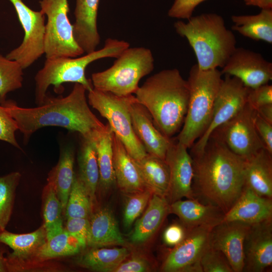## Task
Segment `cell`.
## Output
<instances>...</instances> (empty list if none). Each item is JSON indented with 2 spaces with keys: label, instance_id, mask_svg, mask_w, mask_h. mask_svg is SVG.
<instances>
[{
  "label": "cell",
  "instance_id": "obj_1",
  "mask_svg": "<svg viewBox=\"0 0 272 272\" xmlns=\"http://www.w3.org/2000/svg\"><path fill=\"white\" fill-rule=\"evenodd\" d=\"M86 88L75 83L65 97H46L44 103L35 107L18 106L12 100L3 105L16 121L23 134L25 144L37 130L46 126H58L78 132L83 139L92 141L106 127L90 109Z\"/></svg>",
  "mask_w": 272,
  "mask_h": 272
},
{
  "label": "cell",
  "instance_id": "obj_2",
  "mask_svg": "<svg viewBox=\"0 0 272 272\" xmlns=\"http://www.w3.org/2000/svg\"><path fill=\"white\" fill-rule=\"evenodd\" d=\"M191 156L194 198L219 207L225 214L244 187V159L212 135L200 153Z\"/></svg>",
  "mask_w": 272,
  "mask_h": 272
},
{
  "label": "cell",
  "instance_id": "obj_3",
  "mask_svg": "<svg viewBox=\"0 0 272 272\" xmlns=\"http://www.w3.org/2000/svg\"><path fill=\"white\" fill-rule=\"evenodd\" d=\"M150 114L156 127L171 138L182 126L189 91L177 69L164 70L148 78L134 94Z\"/></svg>",
  "mask_w": 272,
  "mask_h": 272
},
{
  "label": "cell",
  "instance_id": "obj_4",
  "mask_svg": "<svg viewBox=\"0 0 272 272\" xmlns=\"http://www.w3.org/2000/svg\"><path fill=\"white\" fill-rule=\"evenodd\" d=\"M174 28L187 40L202 70L222 68L236 48L234 33L227 28L223 17L215 13L192 16L186 22L178 21Z\"/></svg>",
  "mask_w": 272,
  "mask_h": 272
},
{
  "label": "cell",
  "instance_id": "obj_5",
  "mask_svg": "<svg viewBox=\"0 0 272 272\" xmlns=\"http://www.w3.org/2000/svg\"><path fill=\"white\" fill-rule=\"evenodd\" d=\"M129 47L128 42L111 38H107L103 47L78 57H60L46 59L43 66L35 76V100L37 105L43 104L47 96V91L51 85L59 91L65 83H78L87 91L93 88L91 80L85 75L87 67L98 59L117 58Z\"/></svg>",
  "mask_w": 272,
  "mask_h": 272
},
{
  "label": "cell",
  "instance_id": "obj_6",
  "mask_svg": "<svg viewBox=\"0 0 272 272\" xmlns=\"http://www.w3.org/2000/svg\"><path fill=\"white\" fill-rule=\"evenodd\" d=\"M218 69L202 70L193 65L187 80L189 97L187 110L177 141L187 149L208 128L215 100L223 79Z\"/></svg>",
  "mask_w": 272,
  "mask_h": 272
},
{
  "label": "cell",
  "instance_id": "obj_7",
  "mask_svg": "<svg viewBox=\"0 0 272 272\" xmlns=\"http://www.w3.org/2000/svg\"><path fill=\"white\" fill-rule=\"evenodd\" d=\"M108 69L92 74L93 88L117 96L134 94L140 81L154 68L151 50L144 47H128Z\"/></svg>",
  "mask_w": 272,
  "mask_h": 272
},
{
  "label": "cell",
  "instance_id": "obj_8",
  "mask_svg": "<svg viewBox=\"0 0 272 272\" xmlns=\"http://www.w3.org/2000/svg\"><path fill=\"white\" fill-rule=\"evenodd\" d=\"M133 95L120 96L93 88L88 91V103L106 118L113 133L119 139L126 151L136 161L147 153L133 129L129 111Z\"/></svg>",
  "mask_w": 272,
  "mask_h": 272
},
{
  "label": "cell",
  "instance_id": "obj_9",
  "mask_svg": "<svg viewBox=\"0 0 272 272\" xmlns=\"http://www.w3.org/2000/svg\"><path fill=\"white\" fill-rule=\"evenodd\" d=\"M39 4L47 18L44 38L46 59L75 57L85 53L74 38L68 17V0H40Z\"/></svg>",
  "mask_w": 272,
  "mask_h": 272
},
{
  "label": "cell",
  "instance_id": "obj_10",
  "mask_svg": "<svg viewBox=\"0 0 272 272\" xmlns=\"http://www.w3.org/2000/svg\"><path fill=\"white\" fill-rule=\"evenodd\" d=\"M13 5L24 32L20 45L6 56L17 61L23 70L31 66L44 54L45 16L34 11L22 0H9Z\"/></svg>",
  "mask_w": 272,
  "mask_h": 272
},
{
  "label": "cell",
  "instance_id": "obj_11",
  "mask_svg": "<svg viewBox=\"0 0 272 272\" xmlns=\"http://www.w3.org/2000/svg\"><path fill=\"white\" fill-rule=\"evenodd\" d=\"M254 110L247 103L210 136L223 142L233 153L245 159L264 148L254 125Z\"/></svg>",
  "mask_w": 272,
  "mask_h": 272
},
{
  "label": "cell",
  "instance_id": "obj_12",
  "mask_svg": "<svg viewBox=\"0 0 272 272\" xmlns=\"http://www.w3.org/2000/svg\"><path fill=\"white\" fill-rule=\"evenodd\" d=\"M249 89L239 79L225 75L215 100L209 125L191 147V155L200 153L212 132L245 105Z\"/></svg>",
  "mask_w": 272,
  "mask_h": 272
},
{
  "label": "cell",
  "instance_id": "obj_13",
  "mask_svg": "<svg viewBox=\"0 0 272 272\" xmlns=\"http://www.w3.org/2000/svg\"><path fill=\"white\" fill-rule=\"evenodd\" d=\"M213 227L199 226L189 229L184 240L174 247L165 259V272H202L200 259L210 246Z\"/></svg>",
  "mask_w": 272,
  "mask_h": 272
},
{
  "label": "cell",
  "instance_id": "obj_14",
  "mask_svg": "<svg viewBox=\"0 0 272 272\" xmlns=\"http://www.w3.org/2000/svg\"><path fill=\"white\" fill-rule=\"evenodd\" d=\"M221 73L239 79L248 88L268 84L272 79V63L256 52L236 47Z\"/></svg>",
  "mask_w": 272,
  "mask_h": 272
},
{
  "label": "cell",
  "instance_id": "obj_15",
  "mask_svg": "<svg viewBox=\"0 0 272 272\" xmlns=\"http://www.w3.org/2000/svg\"><path fill=\"white\" fill-rule=\"evenodd\" d=\"M187 148L172 140L165 160L170 173L167 199L169 203L183 197L195 198L192 184L193 177V160Z\"/></svg>",
  "mask_w": 272,
  "mask_h": 272
},
{
  "label": "cell",
  "instance_id": "obj_16",
  "mask_svg": "<svg viewBox=\"0 0 272 272\" xmlns=\"http://www.w3.org/2000/svg\"><path fill=\"white\" fill-rule=\"evenodd\" d=\"M243 271L262 272L272 264V219L250 225L243 243Z\"/></svg>",
  "mask_w": 272,
  "mask_h": 272
},
{
  "label": "cell",
  "instance_id": "obj_17",
  "mask_svg": "<svg viewBox=\"0 0 272 272\" xmlns=\"http://www.w3.org/2000/svg\"><path fill=\"white\" fill-rule=\"evenodd\" d=\"M250 225L237 221H223L214 227L210 245L227 257L234 272H242L243 243Z\"/></svg>",
  "mask_w": 272,
  "mask_h": 272
},
{
  "label": "cell",
  "instance_id": "obj_18",
  "mask_svg": "<svg viewBox=\"0 0 272 272\" xmlns=\"http://www.w3.org/2000/svg\"><path fill=\"white\" fill-rule=\"evenodd\" d=\"M129 111L134 131L147 153L165 160L172 139L159 131L147 109L135 97L130 105Z\"/></svg>",
  "mask_w": 272,
  "mask_h": 272
},
{
  "label": "cell",
  "instance_id": "obj_19",
  "mask_svg": "<svg viewBox=\"0 0 272 272\" xmlns=\"http://www.w3.org/2000/svg\"><path fill=\"white\" fill-rule=\"evenodd\" d=\"M100 0H76L75 22L73 24L75 39L84 53L96 50L100 42L97 28Z\"/></svg>",
  "mask_w": 272,
  "mask_h": 272
},
{
  "label": "cell",
  "instance_id": "obj_20",
  "mask_svg": "<svg viewBox=\"0 0 272 272\" xmlns=\"http://www.w3.org/2000/svg\"><path fill=\"white\" fill-rule=\"evenodd\" d=\"M270 219H272L271 198L261 196L244 185L237 200L225 214L223 221L252 225Z\"/></svg>",
  "mask_w": 272,
  "mask_h": 272
},
{
  "label": "cell",
  "instance_id": "obj_21",
  "mask_svg": "<svg viewBox=\"0 0 272 272\" xmlns=\"http://www.w3.org/2000/svg\"><path fill=\"white\" fill-rule=\"evenodd\" d=\"M169 213L177 216L188 229L199 226L214 228L223 222L225 216L219 207L196 198L179 199L170 203Z\"/></svg>",
  "mask_w": 272,
  "mask_h": 272
},
{
  "label": "cell",
  "instance_id": "obj_22",
  "mask_svg": "<svg viewBox=\"0 0 272 272\" xmlns=\"http://www.w3.org/2000/svg\"><path fill=\"white\" fill-rule=\"evenodd\" d=\"M112 146L116 183L120 190L128 194L148 189L135 160L114 133Z\"/></svg>",
  "mask_w": 272,
  "mask_h": 272
},
{
  "label": "cell",
  "instance_id": "obj_23",
  "mask_svg": "<svg viewBox=\"0 0 272 272\" xmlns=\"http://www.w3.org/2000/svg\"><path fill=\"white\" fill-rule=\"evenodd\" d=\"M244 185L258 194L272 197V154L264 148L244 159Z\"/></svg>",
  "mask_w": 272,
  "mask_h": 272
},
{
  "label": "cell",
  "instance_id": "obj_24",
  "mask_svg": "<svg viewBox=\"0 0 272 272\" xmlns=\"http://www.w3.org/2000/svg\"><path fill=\"white\" fill-rule=\"evenodd\" d=\"M90 217L87 246L98 248L124 244L117 222L109 208L99 209Z\"/></svg>",
  "mask_w": 272,
  "mask_h": 272
},
{
  "label": "cell",
  "instance_id": "obj_25",
  "mask_svg": "<svg viewBox=\"0 0 272 272\" xmlns=\"http://www.w3.org/2000/svg\"><path fill=\"white\" fill-rule=\"evenodd\" d=\"M169 205L167 198L153 194L144 214L135 223L130 237L132 243H144L154 235L169 213Z\"/></svg>",
  "mask_w": 272,
  "mask_h": 272
},
{
  "label": "cell",
  "instance_id": "obj_26",
  "mask_svg": "<svg viewBox=\"0 0 272 272\" xmlns=\"http://www.w3.org/2000/svg\"><path fill=\"white\" fill-rule=\"evenodd\" d=\"M75 154L70 146L62 148L56 165L50 172L48 183L51 184L65 212L75 174L74 171Z\"/></svg>",
  "mask_w": 272,
  "mask_h": 272
},
{
  "label": "cell",
  "instance_id": "obj_27",
  "mask_svg": "<svg viewBox=\"0 0 272 272\" xmlns=\"http://www.w3.org/2000/svg\"><path fill=\"white\" fill-rule=\"evenodd\" d=\"M46 241L44 226L36 231L26 234L13 233L5 230L0 231V243L9 246L13 252L6 260L9 263L35 255Z\"/></svg>",
  "mask_w": 272,
  "mask_h": 272
},
{
  "label": "cell",
  "instance_id": "obj_28",
  "mask_svg": "<svg viewBox=\"0 0 272 272\" xmlns=\"http://www.w3.org/2000/svg\"><path fill=\"white\" fill-rule=\"evenodd\" d=\"M232 29L254 40L272 43V9H262L252 15H233Z\"/></svg>",
  "mask_w": 272,
  "mask_h": 272
},
{
  "label": "cell",
  "instance_id": "obj_29",
  "mask_svg": "<svg viewBox=\"0 0 272 272\" xmlns=\"http://www.w3.org/2000/svg\"><path fill=\"white\" fill-rule=\"evenodd\" d=\"M135 161L147 188L153 194L167 198L170 173L165 160L147 154L143 159Z\"/></svg>",
  "mask_w": 272,
  "mask_h": 272
},
{
  "label": "cell",
  "instance_id": "obj_30",
  "mask_svg": "<svg viewBox=\"0 0 272 272\" xmlns=\"http://www.w3.org/2000/svg\"><path fill=\"white\" fill-rule=\"evenodd\" d=\"M113 132L106 124V128L92 141L94 145L99 171L98 187L103 190L110 189L115 183L113 166Z\"/></svg>",
  "mask_w": 272,
  "mask_h": 272
},
{
  "label": "cell",
  "instance_id": "obj_31",
  "mask_svg": "<svg viewBox=\"0 0 272 272\" xmlns=\"http://www.w3.org/2000/svg\"><path fill=\"white\" fill-rule=\"evenodd\" d=\"M129 255V250L123 247L91 248L78 258L77 262L79 265L91 270L113 272Z\"/></svg>",
  "mask_w": 272,
  "mask_h": 272
},
{
  "label": "cell",
  "instance_id": "obj_32",
  "mask_svg": "<svg viewBox=\"0 0 272 272\" xmlns=\"http://www.w3.org/2000/svg\"><path fill=\"white\" fill-rule=\"evenodd\" d=\"M79 178L86 188L92 202L98 187L99 171L93 143L83 139L78 156Z\"/></svg>",
  "mask_w": 272,
  "mask_h": 272
},
{
  "label": "cell",
  "instance_id": "obj_33",
  "mask_svg": "<svg viewBox=\"0 0 272 272\" xmlns=\"http://www.w3.org/2000/svg\"><path fill=\"white\" fill-rule=\"evenodd\" d=\"M82 248L77 240L65 229L62 232L46 239L36 252L35 256L41 260L73 255Z\"/></svg>",
  "mask_w": 272,
  "mask_h": 272
},
{
  "label": "cell",
  "instance_id": "obj_34",
  "mask_svg": "<svg viewBox=\"0 0 272 272\" xmlns=\"http://www.w3.org/2000/svg\"><path fill=\"white\" fill-rule=\"evenodd\" d=\"M43 216L46 239L64 229L61 216L62 208L52 185L48 183L45 189Z\"/></svg>",
  "mask_w": 272,
  "mask_h": 272
},
{
  "label": "cell",
  "instance_id": "obj_35",
  "mask_svg": "<svg viewBox=\"0 0 272 272\" xmlns=\"http://www.w3.org/2000/svg\"><path fill=\"white\" fill-rule=\"evenodd\" d=\"M92 203L86 188L78 175H75L64 212L66 218L89 219L91 215Z\"/></svg>",
  "mask_w": 272,
  "mask_h": 272
},
{
  "label": "cell",
  "instance_id": "obj_36",
  "mask_svg": "<svg viewBox=\"0 0 272 272\" xmlns=\"http://www.w3.org/2000/svg\"><path fill=\"white\" fill-rule=\"evenodd\" d=\"M23 69L16 61L0 54V104L6 100L7 94L23 85Z\"/></svg>",
  "mask_w": 272,
  "mask_h": 272
},
{
  "label": "cell",
  "instance_id": "obj_37",
  "mask_svg": "<svg viewBox=\"0 0 272 272\" xmlns=\"http://www.w3.org/2000/svg\"><path fill=\"white\" fill-rule=\"evenodd\" d=\"M21 177L18 172L0 177V231L5 230L10 220L15 191Z\"/></svg>",
  "mask_w": 272,
  "mask_h": 272
},
{
  "label": "cell",
  "instance_id": "obj_38",
  "mask_svg": "<svg viewBox=\"0 0 272 272\" xmlns=\"http://www.w3.org/2000/svg\"><path fill=\"white\" fill-rule=\"evenodd\" d=\"M152 195L149 189L128 194L123 217V223L125 228H129L142 214Z\"/></svg>",
  "mask_w": 272,
  "mask_h": 272
},
{
  "label": "cell",
  "instance_id": "obj_39",
  "mask_svg": "<svg viewBox=\"0 0 272 272\" xmlns=\"http://www.w3.org/2000/svg\"><path fill=\"white\" fill-rule=\"evenodd\" d=\"M200 263L202 272H234L225 255L210 245L203 254Z\"/></svg>",
  "mask_w": 272,
  "mask_h": 272
},
{
  "label": "cell",
  "instance_id": "obj_40",
  "mask_svg": "<svg viewBox=\"0 0 272 272\" xmlns=\"http://www.w3.org/2000/svg\"><path fill=\"white\" fill-rule=\"evenodd\" d=\"M19 130L17 123L7 109L0 104V141L22 149L17 141L15 133Z\"/></svg>",
  "mask_w": 272,
  "mask_h": 272
},
{
  "label": "cell",
  "instance_id": "obj_41",
  "mask_svg": "<svg viewBox=\"0 0 272 272\" xmlns=\"http://www.w3.org/2000/svg\"><path fill=\"white\" fill-rule=\"evenodd\" d=\"M90 227V220L86 218H66L65 230L75 237L82 249L87 246V241Z\"/></svg>",
  "mask_w": 272,
  "mask_h": 272
},
{
  "label": "cell",
  "instance_id": "obj_42",
  "mask_svg": "<svg viewBox=\"0 0 272 272\" xmlns=\"http://www.w3.org/2000/svg\"><path fill=\"white\" fill-rule=\"evenodd\" d=\"M247 103L255 110L259 107L272 104V86L268 84L249 88Z\"/></svg>",
  "mask_w": 272,
  "mask_h": 272
},
{
  "label": "cell",
  "instance_id": "obj_43",
  "mask_svg": "<svg viewBox=\"0 0 272 272\" xmlns=\"http://www.w3.org/2000/svg\"><path fill=\"white\" fill-rule=\"evenodd\" d=\"M206 0H175L168 12L169 17L188 20L195 8Z\"/></svg>",
  "mask_w": 272,
  "mask_h": 272
},
{
  "label": "cell",
  "instance_id": "obj_44",
  "mask_svg": "<svg viewBox=\"0 0 272 272\" xmlns=\"http://www.w3.org/2000/svg\"><path fill=\"white\" fill-rule=\"evenodd\" d=\"M189 230L181 222L172 224L163 232V242L166 245L174 247L184 240Z\"/></svg>",
  "mask_w": 272,
  "mask_h": 272
},
{
  "label": "cell",
  "instance_id": "obj_45",
  "mask_svg": "<svg viewBox=\"0 0 272 272\" xmlns=\"http://www.w3.org/2000/svg\"><path fill=\"white\" fill-rule=\"evenodd\" d=\"M254 125L264 148L272 154V124L262 118L255 111Z\"/></svg>",
  "mask_w": 272,
  "mask_h": 272
},
{
  "label": "cell",
  "instance_id": "obj_46",
  "mask_svg": "<svg viewBox=\"0 0 272 272\" xmlns=\"http://www.w3.org/2000/svg\"><path fill=\"white\" fill-rule=\"evenodd\" d=\"M127 258L120 263L113 272H144L151 269L148 260L140 255Z\"/></svg>",
  "mask_w": 272,
  "mask_h": 272
},
{
  "label": "cell",
  "instance_id": "obj_47",
  "mask_svg": "<svg viewBox=\"0 0 272 272\" xmlns=\"http://www.w3.org/2000/svg\"><path fill=\"white\" fill-rule=\"evenodd\" d=\"M255 111L264 120L272 124V104L261 106Z\"/></svg>",
  "mask_w": 272,
  "mask_h": 272
},
{
  "label": "cell",
  "instance_id": "obj_48",
  "mask_svg": "<svg viewBox=\"0 0 272 272\" xmlns=\"http://www.w3.org/2000/svg\"><path fill=\"white\" fill-rule=\"evenodd\" d=\"M246 6L257 7L262 9H272V0H244Z\"/></svg>",
  "mask_w": 272,
  "mask_h": 272
},
{
  "label": "cell",
  "instance_id": "obj_49",
  "mask_svg": "<svg viewBox=\"0 0 272 272\" xmlns=\"http://www.w3.org/2000/svg\"><path fill=\"white\" fill-rule=\"evenodd\" d=\"M7 270L6 259H5L3 255L0 253V272L6 271Z\"/></svg>",
  "mask_w": 272,
  "mask_h": 272
}]
</instances>
